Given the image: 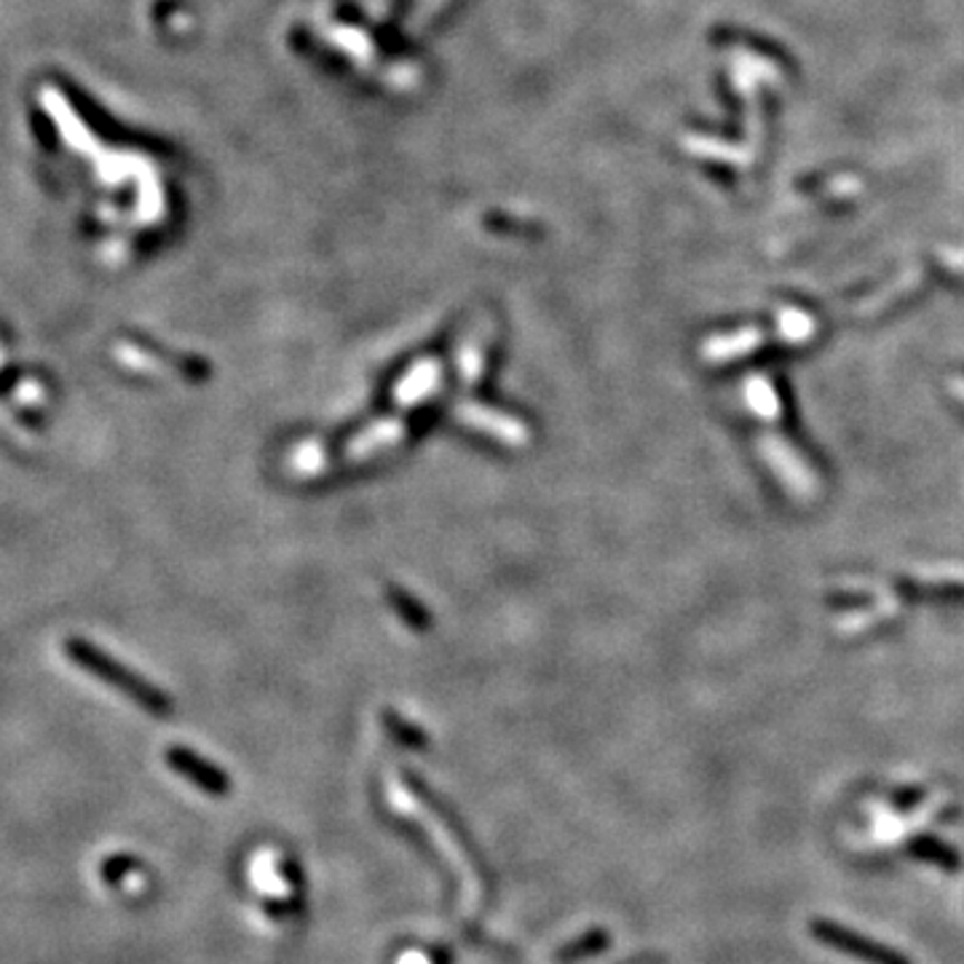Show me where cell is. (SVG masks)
I'll list each match as a JSON object with an SVG mask.
<instances>
[{
	"label": "cell",
	"instance_id": "ba28073f",
	"mask_svg": "<svg viewBox=\"0 0 964 964\" xmlns=\"http://www.w3.org/2000/svg\"><path fill=\"white\" fill-rule=\"evenodd\" d=\"M606 946H609V935H606V933H590V935L579 937V941H573L568 948L560 951L558 960L563 962V964L577 962V960H584V956L598 954V951H603Z\"/></svg>",
	"mask_w": 964,
	"mask_h": 964
},
{
	"label": "cell",
	"instance_id": "9c48e42d",
	"mask_svg": "<svg viewBox=\"0 0 964 964\" xmlns=\"http://www.w3.org/2000/svg\"><path fill=\"white\" fill-rule=\"evenodd\" d=\"M131 870H140V863L131 855H114L100 865V876L105 884H121L131 876Z\"/></svg>",
	"mask_w": 964,
	"mask_h": 964
},
{
	"label": "cell",
	"instance_id": "6da1fadb",
	"mask_svg": "<svg viewBox=\"0 0 964 964\" xmlns=\"http://www.w3.org/2000/svg\"><path fill=\"white\" fill-rule=\"evenodd\" d=\"M65 649H68L70 659L78 667H83V670H89L95 678H100V681L110 683L114 689L121 691V695L135 699V702L140 705L142 710L154 712V716H169L171 712L169 699L164 697L154 683H148L145 678L137 676V672L127 670V667L118 662V659L110 657V653L100 651L97 646H91L89 640L70 638Z\"/></svg>",
	"mask_w": 964,
	"mask_h": 964
},
{
	"label": "cell",
	"instance_id": "3957f363",
	"mask_svg": "<svg viewBox=\"0 0 964 964\" xmlns=\"http://www.w3.org/2000/svg\"><path fill=\"white\" fill-rule=\"evenodd\" d=\"M405 434H407L405 421L397 419V415L375 421L373 426L362 429L360 434H354V437L346 442V447L341 451V461L343 464H362V461H370L375 459V455L392 451L397 442H402Z\"/></svg>",
	"mask_w": 964,
	"mask_h": 964
},
{
	"label": "cell",
	"instance_id": "8fae6325",
	"mask_svg": "<svg viewBox=\"0 0 964 964\" xmlns=\"http://www.w3.org/2000/svg\"><path fill=\"white\" fill-rule=\"evenodd\" d=\"M383 724L388 726V731H392V735L397 737L402 745H413V748H424L426 745V735H421V731L415 729L413 724L400 721V718L392 716V712H388V716H383Z\"/></svg>",
	"mask_w": 964,
	"mask_h": 964
},
{
	"label": "cell",
	"instance_id": "5b68a950",
	"mask_svg": "<svg viewBox=\"0 0 964 964\" xmlns=\"http://www.w3.org/2000/svg\"><path fill=\"white\" fill-rule=\"evenodd\" d=\"M442 373H445V367H442L440 360L415 362V365L407 370L397 383H394V392H392L394 405L405 411V407H413L419 405V402H424L429 394H434L440 388Z\"/></svg>",
	"mask_w": 964,
	"mask_h": 964
},
{
	"label": "cell",
	"instance_id": "277c9868",
	"mask_svg": "<svg viewBox=\"0 0 964 964\" xmlns=\"http://www.w3.org/2000/svg\"><path fill=\"white\" fill-rule=\"evenodd\" d=\"M167 764L171 766V769L177 771V775L185 777V780L194 783L196 788H201L204 794H209V796H228L230 780L226 777V771L217 769L215 764L204 761V758L196 756L194 750H188V748H169L167 750Z\"/></svg>",
	"mask_w": 964,
	"mask_h": 964
},
{
	"label": "cell",
	"instance_id": "7c38bea8",
	"mask_svg": "<svg viewBox=\"0 0 964 964\" xmlns=\"http://www.w3.org/2000/svg\"><path fill=\"white\" fill-rule=\"evenodd\" d=\"M434 956H437V964H451V962H453V956L447 954V951H442V948H440L437 954H434Z\"/></svg>",
	"mask_w": 964,
	"mask_h": 964
},
{
	"label": "cell",
	"instance_id": "52a82bcc",
	"mask_svg": "<svg viewBox=\"0 0 964 964\" xmlns=\"http://www.w3.org/2000/svg\"><path fill=\"white\" fill-rule=\"evenodd\" d=\"M287 464L295 474L312 478V474H322V469H329L333 461H329L327 451H322V447H298V451H293V455H289Z\"/></svg>",
	"mask_w": 964,
	"mask_h": 964
},
{
	"label": "cell",
	"instance_id": "7a4b0ae2",
	"mask_svg": "<svg viewBox=\"0 0 964 964\" xmlns=\"http://www.w3.org/2000/svg\"><path fill=\"white\" fill-rule=\"evenodd\" d=\"M453 415L461 426L488 434V437L501 442V445L520 447L531 440V429H528L518 415L496 411V407H488L482 405V402H459Z\"/></svg>",
	"mask_w": 964,
	"mask_h": 964
},
{
	"label": "cell",
	"instance_id": "30bf717a",
	"mask_svg": "<svg viewBox=\"0 0 964 964\" xmlns=\"http://www.w3.org/2000/svg\"><path fill=\"white\" fill-rule=\"evenodd\" d=\"M392 603H394V609H397L402 613V619H405L407 624L419 627V630H424V627H429L426 611L421 609V606L415 603V600L411 596H405V592H400V590H392Z\"/></svg>",
	"mask_w": 964,
	"mask_h": 964
},
{
	"label": "cell",
	"instance_id": "8992f818",
	"mask_svg": "<svg viewBox=\"0 0 964 964\" xmlns=\"http://www.w3.org/2000/svg\"><path fill=\"white\" fill-rule=\"evenodd\" d=\"M488 338L485 329H474L469 338L461 343L459 352H455V365H459V378L464 383H474L482 375L488 362Z\"/></svg>",
	"mask_w": 964,
	"mask_h": 964
}]
</instances>
